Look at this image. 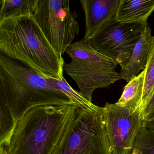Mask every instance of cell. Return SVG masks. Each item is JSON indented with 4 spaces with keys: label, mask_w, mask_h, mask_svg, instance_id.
Instances as JSON below:
<instances>
[{
    "label": "cell",
    "mask_w": 154,
    "mask_h": 154,
    "mask_svg": "<svg viewBox=\"0 0 154 154\" xmlns=\"http://www.w3.org/2000/svg\"><path fill=\"white\" fill-rule=\"evenodd\" d=\"M85 13L83 38L90 40L108 23L116 20L120 0H81Z\"/></svg>",
    "instance_id": "obj_9"
},
{
    "label": "cell",
    "mask_w": 154,
    "mask_h": 154,
    "mask_svg": "<svg viewBox=\"0 0 154 154\" xmlns=\"http://www.w3.org/2000/svg\"><path fill=\"white\" fill-rule=\"evenodd\" d=\"M75 104L34 107L17 122L0 154H52L76 116Z\"/></svg>",
    "instance_id": "obj_3"
},
{
    "label": "cell",
    "mask_w": 154,
    "mask_h": 154,
    "mask_svg": "<svg viewBox=\"0 0 154 154\" xmlns=\"http://www.w3.org/2000/svg\"><path fill=\"white\" fill-rule=\"evenodd\" d=\"M143 121H147L154 118V91L150 100L142 112Z\"/></svg>",
    "instance_id": "obj_17"
},
{
    "label": "cell",
    "mask_w": 154,
    "mask_h": 154,
    "mask_svg": "<svg viewBox=\"0 0 154 154\" xmlns=\"http://www.w3.org/2000/svg\"><path fill=\"white\" fill-rule=\"evenodd\" d=\"M143 70L145 72V76L140 108L141 112L150 100L154 91V36L152 38L146 64Z\"/></svg>",
    "instance_id": "obj_15"
},
{
    "label": "cell",
    "mask_w": 154,
    "mask_h": 154,
    "mask_svg": "<svg viewBox=\"0 0 154 154\" xmlns=\"http://www.w3.org/2000/svg\"><path fill=\"white\" fill-rule=\"evenodd\" d=\"M105 129L112 154H131L143 126L142 112L107 103L103 107Z\"/></svg>",
    "instance_id": "obj_8"
},
{
    "label": "cell",
    "mask_w": 154,
    "mask_h": 154,
    "mask_svg": "<svg viewBox=\"0 0 154 154\" xmlns=\"http://www.w3.org/2000/svg\"><path fill=\"white\" fill-rule=\"evenodd\" d=\"M40 0H1L0 20L21 16H33Z\"/></svg>",
    "instance_id": "obj_13"
},
{
    "label": "cell",
    "mask_w": 154,
    "mask_h": 154,
    "mask_svg": "<svg viewBox=\"0 0 154 154\" xmlns=\"http://www.w3.org/2000/svg\"><path fill=\"white\" fill-rule=\"evenodd\" d=\"M145 76V72L143 70L128 82L124 87L122 94L116 103V104L121 107L128 108L132 111L140 110Z\"/></svg>",
    "instance_id": "obj_12"
},
{
    "label": "cell",
    "mask_w": 154,
    "mask_h": 154,
    "mask_svg": "<svg viewBox=\"0 0 154 154\" xmlns=\"http://www.w3.org/2000/svg\"><path fill=\"white\" fill-rule=\"evenodd\" d=\"M55 89L64 93L78 108L86 109L96 110L99 106L89 101L69 84L64 77L58 79L53 77H44Z\"/></svg>",
    "instance_id": "obj_14"
},
{
    "label": "cell",
    "mask_w": 154,
    "mask_h": 154,
    "mask_svg": "<svg viewBox=\"0 0 154 154\" xmlns=\"http://www.w3.org/2000/svg\"><path fill=\"white\" fill-rule=\"evenodd\" d=\"M154 11V0H120L116 20L122 23L147 25Z\"/></svg>",
    "instance_id": "obj_11"
},
{
    "label": "cell",
    "mask_w": 154,
    "mask_h": 154,
    "mask_svg": "<svg viewBox=\"0 0 154 154\" xmlns=\"http://www.w3.org/2000/svg\"><path fill=\"white\" fill-rule=\"evenodd\" d=\"M72 104L32 68L0 53V146L9 144L17 122L32 108Z\"/></svg>",
    "instance_id": "obj_1"
},
{
    "label": "cell",
    "mask_w": 154,
    "mask_h": 154,
    "mask_svg": "<svg viewBox=\"0 0 154 154\" xmlns=\"http://www.w3.org/2000/svg\"><path fill=\"white\" fill-rule=\"evenodd\" d=\"M0 52L43 77H63V58L52 47L32 15L0 20Z\"/></svg>",
    "instance_id": "obj_2"
},
{
    "label": "cell",
    "mask_w": 154,
    "mask_h": 154,
    "mask_svg": "<svg viewBox=\"0 0 154 154\" xmlns=\"http://www.w3.org/2000/svg\"><path fill=\"white\" fill-rule=\"evenodd\" d=\"M71 58L64 63L63 70L75 82L80 93L92 102L94 92L98 88H105L122 79L116 71L115 61L95 50L90 40L82 38L72 43L66 52Z\"/></svg>",
    "instance_id": "obj_4"
},
{
    "label": "cell",
    "mask_w": 154,
    "mask_h": 154,
    "mask_svg": "<svg viewBox=\"0 0 154 154\" xmlns=\"http://www.w3.org/2000/svg\"><path fill=\"white\" fill-rule=\"evenodd\" d=\"M147 25L120 23L115 20L103 26L90 42L96 51L122 66L131 57Z\"/></svg>",
    "instance_id": "obj_7"
},
{
    "label": "cell",
    "mask_w": 154,
    "mask_h": 154,
    "mask_svg": "<svg viewBox=\"0 0 154 154\" xmlns=\"http://www.w3.org/2000/svg\"><path fill=\"white\" fill-rule=\"evenodd\" d=\"M70 2L40 0L33 15L52 47L62 57L80 31L77 13L71 10Z\"/></svg>",
    "instance_id": "obj_6"
},
{
    "label": "cell",
    "mask_w": 154,
    "mask_h": 154,
    "mask_svg": "<svg viewBox=\"0 0 154 154\" xmlns=\"http://www.w3.org/2000/svg\"><path fill=\"white\" fill-rule=\"evenodd\" d=\"M153 36L151 29L148 24L143 29L140 38L134 48L131 57L124 65L121 66L122 79L127 82L138 75L144 70L146 64Z\"/></svg>",
    "instance_id": "obj_10"
},
{
    "label": "cell",
    "mask_w": 154,
    "mask_h": 154,
    "mask_svg": "<svg viewBox=\"0 0 154 154\" xmlns=\"http://www.w3.org/2000/svg\"><path fill=\"white\" fill-rule=\"evenodd\" d=\"M143 125L148 128L152 130V131H154V118L150 120L144 121Z\"/></svg>",
    "instance_id": "obj_18"
},
{
    "label": "cell",
    "mask_w": 154,
    "mask_h": 154,
    "mask_svg": "<svg viewBox=\"0 0 154 154\" xmlns=\"http://www.w3.org/2000/svg\"><path fill=\"white\" fill-rule=\"evenodd\" d=\"M131 154H154V131L143 125Z\"/></svg>",
    "instance_id": "obj_16"
},
{
    "label": "cell",
    "mask_w": 154,
    "mask_h": 154,
    "mask_svg": "<svg viewBox=\"0 0 154 154\" xmlns=\"http://www.w3.org/2000/svg\"><path fill=\"white\" fill-rule=\"evenodd\" d=\"M52 154H112L103 109L78 108L76 116Z\"/></svg>",
    "instance_id": "obj_5"
}]
</instances>
